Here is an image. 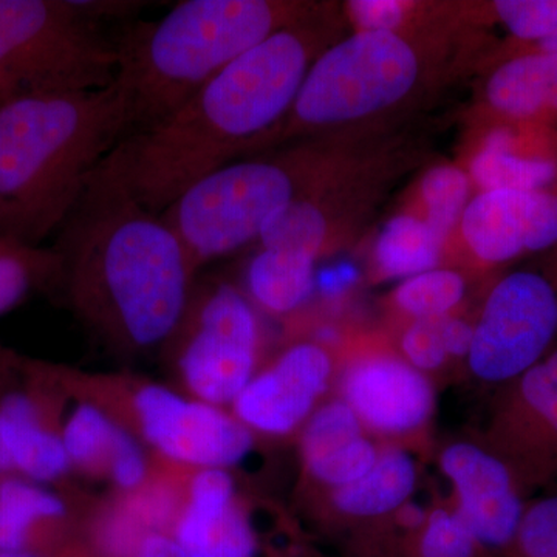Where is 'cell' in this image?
I'll list each match as a JSON object with an SVG mask.
<instances>
[{
  "mask_svg": "<svg viewBox=\"0 0 557 557\" xmlns=\"http://www.w3.org/2000/svg\"><path fill=\"white\" fill-rule=\"evenodd\" d=\"M319 20L252 47L166 119L121 139L95 172L161 214L189 186L245 156L284 121L325 49L327 30Z\"/></svg>",
  "mask_w": 557,
  "mask_h": 557,
  "instance_id": "6da1fadb",
  "label": "cell"
},
{
  "mask_svg": "<svg viewBox=\"0 0 557 557\" xmlns=\"http://www.w3.org/2000/svg\"><path fill=\"white\" fill-rule=\"evenodd\" d=\"M84 317L124 346L164 343L185 321L196 269L174 230L94 172L53 247Z\"/></svg>",
  "mask_w": 557,
  "mask_h": 557,
  "instance_id": "7a4b0ae2",
  "label": "cell"
},
{
  "mask_svg": "<svg viewBox=\"0 0 557 557\" xmlns=\"http://www.w3.org/2000/svg\"><path fill=\"white\" fill-rule=\"evenodd\" d=\"M124 137L113 83L0 100V237L40 247L61 230L91 174Z\"/></svg>",
  "mask_w": 557,
  "mask_h": 557,
  "instance_id": "3957f363",
  "label": "cell"
},
{
  "mask_svg": "<svg viewBox=\"0 0 557 557\" xmlns=\"http://www.w3.org/2000/svg\"><path fill=\"white\" fill-rule=\"evenodd\" d=\"M318 14V7L306 2L185 0L160 20L135 22L115 40L113 86L123 104L126 137L166 119L274 33Z\"/></svg>",
  "mask_w": 557,
  "mask_h": 557,
  "instance_id": "277c9868",
  "label": "cell"
},
{
  "mask_svg": "<svg viewBox=\"0 0 557 557\" xmlns=\"http://www.w3.org/2000/svg\"><path fill=\"white\" fill-rule=\"evenodd\" d=\"M329 177L327 153L306 143L278 157L233 161L194 183L160 215L197 271L258 240L282 209Z\"/></svg>",
  "mask_w": 557,
  "mask_h": 557,
  "instance_id": "5b68a950",
  "label": "cell"
},
{
  "mask_svg": "<svg viewBox=\"0 0 557 557\" xmlns=\"http://www.w3.org/2000/svg\"><path fill=\"white\" fill-rule=\"evenodd\" d=\"M420 73L417 50L399 33L355 32L318 54L288 115L247 153L379 115L408 97Z\"/></svg>",
  "mask_w": 557,
  "mask_h": 557,
  "instance_id": "8992f818",
  "label": "cell"
},
{
  "mask_svg": "<svg viewBox=\"0 0 557 557\" xmlns=\"http://www.w3.org/2000/svg\"><path fill=\"white\" fill-rule=\"evenodd\" d=\"M116 65L115 40L75 0H0V100L106 89Z\"/></svg>",
  "mask_w": 557,
  "mask_h": 557,
  "instance_id": "52a82bcc",
  "label": "cell"
},
{
  "mask_svg": "<svg viewBox=\"0 0 557 557\" xmlns=\"http://www.w3.org/2000/svg\"><path fill=\"white\" fill-rule=\"evenodd\" d=\"M542 258L502 274L487 292L467 358L483 383H515L555 348L557 248Z\"/></svg>",
  "mask_w": 557,
  "mask_h": 557,
  "instance_id": "ba28073f",
  "label": "cell"
},
{
  "mask_svg": "<svg viewBox=\"0 0 557 557\" xmlns=\"http://www.w3.org/2000/svg\"><path fill=\"white\" fill-rule=\"evenodd\" d=\"M259 319L247 296L231 285L212 288L201 299L185 339L178 368L194 398L233 405L256 375Z\"/></svg>",
  "mask_w": 557,
  "mask_h": 557,
  "instance_id": "9c48e42d",
  "label": "cell"
},
{
  "mask_svg": "<svg viewBox=\"0 0 557 557\" xmlns=\"http://www.w3.org/2000/svg\"><path fill=\"white\" fill-rule=\"evenodd\" d=\"M134 410L146 442L182 467L228 469L252 448V432L234 413L160 384L139 387Z\"/></svg>",
  "mask_w": 557,
  "mask_h": 557,
  "instance_id": "30bf717a",
  "label": "cell"
},
{
  "mask_svg": "<svg viewBox=\"0 0 557 557\" xmlns=\"http://www.w3.org/2000/svg\"><path fill=\"white\" fill-rule=\"evenodd\" d=\"M440 469L456 491L458 518L483 552H511L525 512L518 472L504 457L457 442L440 454Z\"/></svg>",
  "mask_w": 557,
  "mask_h": 557,
  "instance_id": "8fae6325",
  "label": "cell"
},
{
  "mask_svg": "<svg viewBox=\"0 0 557 557\" xmlns=\"http://www.w3.org/2000/svg\"><path fill=\"white\" fill-rule=\"evenodd\" d=\"M469 251L485 267H505L557 248V194L487 190L458 223Z\"/></svg>",
  "mask_w": 557,
  "mask_h": 557,
  "instance_id": "7c38bea8",
  "label": "cell"
},
{
  "mask_svg": "<svg viewBox=\"0 0 557 557\" xmlns=\"http://www.w3.org/2000/svg\"><path fill=\"white\" fill-rule=\"evenodd\" d=\"M332 373L327 348L295 344L252 376L233 403L234 417L251 432L276 437L292 434L317 410Z\"/></svg>",
  "mask_w": 557,
  "mask_h": 557,
  "instance_id": "4fadbf2b",
  "label": "cell"
},
{
  "mask_svg": "<svg viewBox=\"0 0 557 557\" xmlns=\"http://www.w3.org/2000/svg\"><path fill=\"white\" fill-rule=\"evenodd\" d=\"M341 392L364 428L380 434H410L423 428L435 409L428 376L392 355L358 359L344 373Z\"/></svg>",
  "mask_w": 557,
  "mask_h": 557,
  "instance_id": "5bb4252c",
  "label": "cell"
},
{
  "mask_svg": "<svg viewBox=\"0 0 557 557\" xmlns=\"http://www.w3.org/2000/svg\"><path fill=\"white\" fill-rule=\"evenodd\" d=\"M171 534L186 557H260L258 531L237 502L228 469L194 474Z\"/></svg>",
  "mask_w": 557,
  "mask_h": 557,
  "instance_id": "9a60e30c",
  "label": "cell"
},
{
  "mask_svg": "<svg viewBox=\"0 0 557 557\" xmlns=\"http://www.w3.org/2000/svg\"><path fill=\"white\" fill-rule=\"evenodd\" d=\"M468 175L479 193L557 194V127L491 119Z\"/></svg>",
  "mask_w": 557,
  "mask_h": 557,
  "instance_id": "2e32d148",
  "label": "cell"
},
{
  "mask_svg": "<svg viewBox=\"0 0 557 557\" xmlns=\"http://www.w3.org/2000/svg\"><path fill=\"white\" fill-rule=\"evenodd\" d=\"M61 438L72 467L108 475L123 494L149 480L148 457L141 445L98 406H76L62 428Z\"/></svg>",
  "mask_w": 557,
  "mask_h": 557,
  "instance_id": "e0dca14e",
  "label": "cell"
},
{
  "mask_svg": "<svg viewBox=\"0 0 557 557\" xmlns=\"http://www.w3.org/2000/svg\"><path fill=\"white\" fill-rule=\"evenodd\" d=\"M300 453L311 478L338 490L361 479L380 450L366 435L357 413L339 398L311 413L304 424Z\"/></svg>",
  "mask_w": 557,
  "mask_h": 557,
  "instance_id": "ac0fdd59",
  "label": "cell"
},
{
  "mask_svg": "<svg viewBox=\"0 0 557 557\" xmlns=\"http://www.w3.org/2000/svg\"><path fill=\"white\" fill-rule=\"evenodd\" d=\"M504 418L512 456L531 471L557 460V347L515 381Z\"/></svg>",
  "mask_w": 557,
  "mask_h": 557,
  "instance_id": "d6986e66",
  "label": "cell"
},
{
  "mask_svg": "<svg viewBox=\"0 0 557 557\" xmlns=\"http://www.w3.org/2000/svg\"><path fill=\"white\" fill-rule=\"evenodd\" d=\"M491 119L557 127L556 51H516L502 58L483 89Z\"/></svg>",
  "mask_w": 557,
  "mask_h": 557,
  "instance_id": "ffe728a7",
  "label": "cell"
},
{
  "mask_svg": "<svg viewBox=\"0 0 557 557\" xmlns=\"http://www.w3.org/2000/svg\"><path fill=\"white\" fill-rule=\"evenodd\" d=\"M0 435L11 474L47 485L72 468L61 434L49 428L38 403L25 392L0 398Z\"/></svg>",
  "mask_w": 557,
  "mask_h": 557,
  "instance_id": "44dd1931",
  "label": "cell"
},
{
  "mask_svg": "<svg viewBox=\"0 0 557 557\" xmlns=\"http://www.w3.org/2000/svg\"><path fill=\"white\" fill-rule=\"evenodd\" d=\"M417 486V463L408 450L384 449L357 482L338 487L333 505L341 515L373 519L394 515L410 500Z\"/></svg>",
  "mask_w": 557,
  "mask_h": 557,
  "instance_id": "7402d4cb",
  "label": "cell"
},
{
  "mask_svg": "<svg viewBox=\"0 0 557 557\" xmlns=\"http://www.w3.org/2000/svg\"><path fill=\"white\" fill-rule=\"evenodd\" d=\"M67 512L65 502L46 485L21 475L0 478V549L36 552L44 528L60 522Z\"/></svg>",
  "mask_w": 557,
  "mask_h": 557,
  "instance_id": "603a6c76",
  "label": "cell"
},
{
  "mask_svg": "<svg viewBox=\"0 0 557 557\" xmlns=\"http://www.w3.org/2000/svg\"><path fill=\"white\" fill-rule=\"evenodd\" d=\"M314 262L296 252L260 248L247 269L249 298L269 313H292L317 287Z\"/></svg>",
  "mask_w": 557,
  "mask_h": 557,
  "instance_id": "cb8c5ba5",
  "label": "cell"
},
{
  "mask_svg": "<svg viewBox=\"0 0 557 557\" xmlns=\"http://www.w3.org/2000/svg\"><path fill=\"white\" fill-rule=\"evenodd\" d=\"M443 242L426 220L412 214L397 215L381 230L373 247V262L384 278H405L437 269Z\"/></svg>",
  "mask_w": 557,
  "mask_h": 557,
  "instance_id": "d4e9b609",
  "label": "cell"
},
{
  "mask_svg": "<svg viewBox=\"0 0 557 557\" xmlns=\"http://www.w3.org/2000/svg\"><path fill=\"white\" fill-rule=\"evenodd\" d=\"M260 248L296 252L317 260L333 242L327 207L313 193L282 209L259 236Z\"/></svg>",
  "mask_w": 557,
  "mask_h": 557,
  "instance_id": "484cf974",
  "label": "cell"
},
{
  "mask_svg": "<svg viewBox=\"0 0 557 557\" xmlns=\"http://www.w3.org/2000/svg\"><path fill=\"white\" fill-rule=\"evenodd\" d=\"M58 276L60 259L53 248L0 237V317L20 306L33 288Z\"/></svg>",
  "mask_w": 557,
  "mask_h": 557,
  "instance_id": "4316f807",
  "label": "cell"
},
{
  "mask_svg": "<svg viewBox=\"0 0 557 557\" xmlns=\"http://www.w3.org/2000/svg\"><path fill=\"white\" fill-rule=\"evenodd\" d=\"M465 295V277L457 271L437 267L399 282L394 292V304L413 321H435L449 317Z\"/></svg>",
  "mask_w": 557,
  "mask_h": 557,
  "instance_id": "83f0119b",
  "label": "cell"
},
{
  "mask_svg": "<svg viewBox=\"0 0 557 557\" xmlns=\"http://www.w3.org/2000/svg\"><path fill=\"white\" fill-rule=\"evenodd\" d=\"M472 182L468 172L453 164H440L423 175L420 183L424 220L445 244L457 228L471 201Z\"/></svg>",
  "mask_w": 557,
  "mask_h": 557,
  "instance_id": "f1b7e54d",
  "label": "cell"
},
{
  "mask_svg": "<svg viewBox=\"0 0 557 557\" xmlns=\"http://www.w3.org/2000/svg\"><path fill=\"white\" fill-rule=\"evenodd\" d=\"M483 10L511 35L508 47L534 46L557 33V0H496Z\"/></svg>",
  "mask_w": 557,
  "mask_h": 557,
  "instance_id": "f546056e",
  "label": "cell"
},
{
  "mask_svg": "<svg viewBox=\"0 0 557 557\" xmlns=\"http://www.w3.org/2000/svg\"><path fill=\"white\" fill-rule=\"evenodd\" d=\"M482 548L456 511L435 508L424 527L413 534L410 557H480Z\"/></svg>",
  "mask_w": 557,
  "mask_h": 557,
  "instance_id": "4dcf8cb0",
  "label": "cell"
},
{
  "mask_svg": "<svg viewBox=\"0 0 557 557\" xmlns=\"http://www.w3.org/2000/svg\"><path fill=\"white\" fill-rule=\"evenodd\" d=\"M509 557H557V493L527 505Z\"/></svg>",
  "mask_w": 557,
  "mask_h": 557,
  "instance_id": "1f68e13d",
  "label": "cell"
},
{
  "mask_svg": "<svg viewBox=\"0 0 557 557\" xmlns=\"http://www.w3.org/2000/svg\"><path fill=\"white\" fill-rule=\"evenodd\" d=\"M399 347L405 355V361L424 375L442 369L448 361V354L438 332V319L413 321L403 333Z\"/></svg>",
  "mask_w": 557,
  "mask_h": 557,
  "instance_id": "d6a6232c",
  "label": "cell"
},
{
  "mask_svg": "<svg viewBox=\"0 0 557 557\" xmlns=\"http://www.w3.org/2000/svg\"><path fill=\"white\" fill-rule=\"evenodd\" d=\"M346 9L357 32L398 33L408 21L412 3L399 0H351Z\"/></svg>",
  "mask_w": 557,
  "mask_h": 557,
  "instance_id": "836d02e7",
  "label": "cell"
},
{
  "mask_svg": "<svg viewBox=\"0 0 557 557\" xmlns=\"http://www.w3.org/2000/svg\"><path fill=\"white\" fill-rule=\"evenodd\" d=\"M438 332L448 358H468L474 325L461 318L446 317L438 319Z\"/></svg>",
  "mask_w": 557,
  "mask_h": 557,
  "instance_id": "e575fe53",
  "label": "cell"
},
{
  "mask_svg": "<svg viewBox=\"0 0 557 557\" xmlns=\"http://www.w3.org/2000/svg\"><path fill=\"white\" fill-rule=\"evenodd\" d=\"M76 7L91 21L98 22L110 20H126L137 11L145 9L146 2H127V0H95V2H76Z\"/></svg>",
  "mask_w": 557,
  "mask_h": 557,
  "instance_id": "d590c367",
  "label": "cell"
},
{
  "mask_svg": "<svg viewBox=\"0 0 557 557\" xmlns=\"http://www.w3.org/2000/svg\"><path fill=\"white\" fill-rule=\"evenodd\" d=\"M358 281V271L350 265H343L339 269L324 271L317 277V285L324 295L336 296L346 293L355 282Z\"/></svg>",
  "mask_w": 557,
  "mask_h": 557,
  "instance_id": "8d00e7d4",
  "label": "cell"
},
{
  "mask_svg": "<svg viewBox=\"0 0 557 557\" xmlns=\"http://www.w3.org/2000/svg\"><path fill=\"white\" fill-rule=\"evenodd\" d=\"M132 557H186L171 533L150 534Z\"/></svg>",
  "mask_w": 557,
  "mask_h": 557,
  "instance_id": "74e56055",
  "label": "cell"
},
{
  "mask_svg": "<svg viewBox=\"0 0 557 557\" xmlns=\"http://www.w3.org/2000/svg\"><path fill=\"white\" fill-rule=\"evenodd\" d=\"M429 511L426 508L421 507L417 502H406L403 507H399L394 512L395 522L403 530L408 531L409 534H417L421 528L426 523Z\"/></svg>",
  "mask_w": 557,
  "mask_h": 557,
  "instance_id": "f35d334b",
  "label": "cell"
},
{
  "mask_svg": "<svg viewBox=\"0 0 557 557\" xmlns=\"http://www.w3.org/2000/svg\"><path fill=\"white\" fill-rule=\"evenodd\" d=\"M556 51L557 53V33L556 35L549 36V38L541 40V42L534 44V46L528 47H508L505 50L504 57L507 54L516 53V51Z\"/></svg>",
  "mask_w": 557,
  "mask_h": 557,
  "instance_id": "ab89813d",
  "label": "cell"
},
{
  "mask_svg": "<svg viewBox=\"0 0 557 557\" xmlns=\"http://www.w3.org/2000/svg\"><path fill=\"white\" fill-rule=\"evenodd\" d=\"M338 330L333 327H324L319 330V332L317 333V341H314V343L325 348V346H333V344L338 343Z\"/></svg>",
  "mask_w": 557,
  "mask_h": 557,
  "instance_id": "60d3db41",
  "label": "cell"
},
{
  "mask_svg": "<svg viewBox=\"0 0 557 557\" xmlns=\"http://www.w3.org/2000/svg\"><path fill=\"white\" fill-rule=\"evenodd\" d=\"M11 474V465L7 456L5 446H3L2 435H0V478Z\"/></svg>",
  "mask_w": 557,
  "mask_h": 557,
  "instance_id": "b9f144b4",
  "label": "cell"
},
{
  "mask_svg": "<svg viewBox=\"0 0 557 557\" xmlns=\"http://www.w3.org/2000/svg\"><path fill=\"white\" fill-rule=\"evenodd\" d=\"M0 557H49L39 552H3L0 549Z\"/></svg>",
  "mask_w": 557,
  "mask_h": 557,
  "instance_id": "7bdbcfd3",
  "label": "cell"
}]
</instances>
